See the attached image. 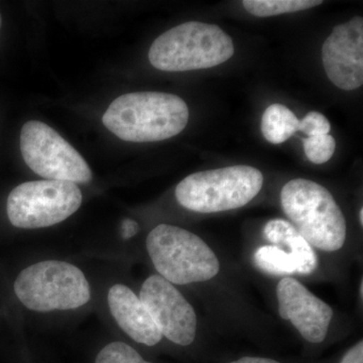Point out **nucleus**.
<instances>
[{
	"label": "nucleus",
	"instance_id": "a211bd4d",
	"mask_svg": "<svg viewBox=\"0 0 363 363\" xmlns=\"http://www.w3.org/2000/svg\"><path fill=\"white\" fill-rule=\"evenodd\" d=\"M306 156L313 164H325L333 157L336 142L330 135L311 136L303 140Z\"/></svg>",
	"mask_w": 363,
	"mask_h": 363
},
{
	"label": "nucleus",
	"instance_id": "6ab92c4d",
	"mask_svg": "<svg viewBox=\"0 0 363 363\" xmlns=\"http://www.w3.org/2000/svg\"><path fill=\"white\" fill-rule=\"evenodd\" d=\"M331 130L328 119L317 111H311L300 121L298 130L311 138V136L329 135Z\"/></svg>",
	"mask_w": 363,
	"mask_h": 363
},
{
	"label": "nucleus",
	"instance_id": "20e7f679",
	"mask_svg": "<svg viewBox=\"0 0 363 363\" xmlns=\"http://www.w3.org/2000/svg\"><path fill=\"white\" fill-rule=\"evenodd\" d=\"M233 54V40L219 26L188 21L160 35L149 59L157 70L185 72L221 65Z\"/></svg>",
	"mask_w": 363,
	"mask_h": 363
},
{
	"label": "nucleus",
	"instance_id": "b1692460",
	"mask_svg": "<svg viewBox=\"0 0 363 363\" xmlns=\"http://www.w3.org/2000/svg\"><path fill=\"white\" fill-rule=\"evenodd\" d=\"M359 289H360V298H363V281L362 279V281H360V286H359Z\"/></svg>",
	"mask_w": 363,
	"mask_h": 363
},
{
	"label": "nucleus",
	"instance_id": "dca6fc26",
	"mask_svg": "<svg viewBox=\"0 0 363 363\" xmlns=\"http://www.w3.org/2000/svg\"><path fill=\"white\" fill-rule=\"evenodd\" d=\"M323 4L320 0H245L243 6L248 13L259 18L306 11Z\"/></svg>",
	"mask_w": 363,
	"mask_h": 363
},
{
	"label": "nucleus",
	"instance_id": "5701e85b",
	"mask_svg": "<svg viewBox=\"0 0 363 363\" xmlns=\"http://www.w3.org/2000/svg\"><path fill=\"white\" fill-rule=\"evenodd\" d=\"M358 218H359L360 226H363V208H360L359 214H358Z\"/></svg>",
	"mask_w": 363,
	"mask_h": 363
},
{
	"label": "nucleus",
	"instance_id": "2eb2a0df",
	"mask_svg": "<svg viewBox=\"0 0 363 363\" xmlns=\"http://www.w3.org/2000/svg\"><path fill=\"white\" fill-rule=\"evenodd\" d=\"M253 264L260 272L272 277L300 276L297 262L276 245H260L252 255Z\"/></svg>",
	"mask_w": 363,
	"mask_h": 363
},
{
	"label": "nucleus",
	"instance_id": "f03ea898",
	"mask_svg": "<svg viewBox=\"0 0 363 363\" xmlns=\"http://www.w3.org/2000/svg\"><path fill=\"white\" fill-rule=\"evenodd\" d=\"M281 205L289 222L315 250L335 253L347 240V224L328 189L307 179H294L281 191Z\"/></svg>",
	"mask_w": 363,
	"mask_h": 363
},
{
	"label": "nucleus",
	"instance_id": "0eeeda50",
	"mask_svg": "<svg viewBox=\"0 0 363 363\" xmlns=\"http://www.w3.org/2000/svg\"><path fill=\"white\" fill-rule=\"evenodd\" d=\"M82 200L80 189L71 182H26L7 198V216L18 228H44L66 220L80 208Z\"/></svg>",
	"mask_w": 363,
	"mask_h": 363
},
{
	"label": "nucleus",
	"instance_id": "1a4fd4ad",
	"mask_svg": "<svg viewBox=\"0 0 363 363\" xmlns=\"http://www.w3.org/2000/svg\"><path fill=\"white\" fill-rule=\"evenodd\" d=\"M140 298L162 338L181 347H190L196 342L197 313L175 285L159 274H152L143 281Z\"/></svg>",
	"mask_w": 363,
	"mask_h": 363
},
{
	"label": "nucleus",
	"instance_id": "393cba45",
	"mask_svg": "<svg viewBox=\"0 0 363 363\" xmlns=\"http://www.w3.org/2000/svg\"><path fill=\"white\" fill-rule=\"evenodd\" d=\"M1 23H2L1 14H0V28H1Z\"/></svg>",
	"mask_w": 363,
	"mask_h": 363
},
{
	"label": "nucleus",
	"instance_id": "f257e3e1",
	"mask_svg": "<svg viewBox=\"0 0 363 363\" xmlns=\"http://www.w3.org/2000/svg\"><path fill=\"white\" fill-rule=\"evenodd\" d=\"M189 108L177 95L162 92L128 93L116 98L102 123L125 142L152 143L179 135L187 125Z\"/></svg>",
	"mask_w": 363,
	"mask_h": 363
},
{
	"label": "nucleus",
	"instance_id": "4be33fe9",
	"mask_svg": "<svg viewBox=\"0 0 363 363\" xmlns=\"http://www.w3.org/2000/svg\"><path fill=\"white\" fill-rule=\"evenodd\" d=\"M138 224L135 220L131 219H125L123 222V226H121V233H123V238L124 240H130L133 238L136 233H138Z\"/></svg>",
	"mask_w": 363,
	"mask_h": 363
},
{
	"label": "nucleus",
	"instance_id": "7ed1b4c3",
	"mask_svg": "<svg viewBox=\"0 0 363 363\" xmlns=\"http://www.w3.org/2000/svg\"><path fill=\"white\" fill-rule=\"evenodd\" d=\"M147 250L157 274L177 286L208 283L221 272L213 248L182 227L160 224L147 238Z\"/></svg>",
	"mask_w": 363,
	"mask_h": 363
},
{
	"label": "nucleus",
	"instance_id": "412c9836",
	"mask_svg": "<svg viewBox=\"0 0 363 363\" xmlns=\"http://www.w3.org/2000/svg\"><path fill=\"white\" fill-rule=\"evenodd\" d=\"M224 363H311V362H289L278 358L259 357V355H243V357L229 359Z\"/></svg>",
	"mask_w": 363,
	"mask_h": 363
},
{
	"label": "nucleus",
	"instance_id": "f8f14e48",
	"mask_svg": "<svg viewBox=\"0 0 363 363\" xmlns=\"http://www.w3.org/2000/svg\"><path fill=\"white\" fill-rule=\"evenodd\" d=\"M107 301L116 323L133 340L150 347L161 342V332L142 300L128 286H111Z\"/></svg>",
	"mask_w": 363,
	"mask_h": 363
},
{
	"label": "nucleus",
	"instance_id": "ddd939ff",
	"mask_svg": "<svg viewBox=\"0 0 363 363\" xmlns=\"http://www.w3.org/2000/svg\"><path fill=\"white\" fill-rule=\"evenodd\" d=\"M262 235L269 245L285 250L297 262L301 277L312 276L319 267L317 252L288 220L281 218L267 221Z\"/></svg>",
	"mask_w": 363,
	"mask_h": 363
},
{
	"label": "nucleus",
	"instance_id": "6e6552de",
	"mask_svg": "<svg viewBox=\"0 0 363 363\" xmlns=\"http://www.w3.org/2000/svg\"><path fill=\"white\" fill-rule=\"evenodd\" d=\"M20 145L28 168L47 180L74 184L92 180L84 157L48 124L28 121L21 128Z\"/></svg>",
	"mask_w": 363,
	"mask_h": 363
},
{
	"label": "nucleus",
	"instance_id": "f3484780",
	"mask_svg": "<svg viewBox=\"0 0 363 363\" xmlns=\"http://www.w3.org/2000/svg\"><path fill=\"white\" fill-rule=\"evenodd\" d=\"M95 363H155L145 359L128 344L116 341L105 346L98 353Z\"/></svg>",
	"mask_w": 363,
	"mask_h": 363
},
{
	"label": "nucleus",
	"instance_id": "423d86ee",
	"mask_svg": "<svg viewBox=\"0 0 363 363\" xmlns=\"http://www.w3.org/2000/svg\"><path fill=\"white\" fill-rule=\"evenodd\" d=\"M21 304L35 312L77 309L89 302L90 286L79 267L45 260L26 267L14 281Z\"/></svg>",
	"mask_w": 363,
	"mask_h": 363
},
{
	"label": "nucleus",
	"instance_id": "9d476101",
	"mask_svg": "<svg viewBox=\"0 0 363 363\" xmlns=\"http://www.w3.org/2000/svg\"><path fill=\"white\" fill-rule=\"evenodd\" d=\"M276 298L281 319L291 323L309 350L327 342L334 311L328 303L312 293L295 277L277 284Z\"/></svg>",
	"mask_w": 363,
	"mask_h": 363
},
{
	"label": "nucleus",
	"instance_id": "9b49d317",
	"mask_svg": "<svg viewBox=\"0 0 363 363\" xmlns=\"http://www.w3.org/2000/svg\"><path fill=\"white\" fill-rule=\"evenodd\" d=\"M327 76L340 89L352 91L363 83V20L355 16L334 28L322 47Z\"/></svg>",
	"mask_w": 363,
	"mask_h": 363
},
{
	"label": "nucleus",
	"instance_id": "aec40b11",
	"mask_svg": "<svg viewBox=\"0 0 363 363\" xmlns=\"http://www.w3.org/2000/svg\"><path fill=\"white\" fill-rule=\"evenodd\" d=\"M330 363H363L362 339H360L357 343L350 346L348 350L344 351L335 362Z\"/></svg>",
	"mask_w": 363,
	"mask_h": 363
},
{
	"label": "nucleus",
	"instance_id": "4468645a",
	"mask_svg": "<svg viewBox=\"0 0 363 363\" xmlns=\"http://www.w3.org/2000/svg\"><path fill=\"white\" fill-rule=\"evenodd\" d=\"M300 121L291 109L283 104H272L262 117V133L274 145L286 142L298 131Z\"/></svg>",
	"mask_w": 363,
	"mask_h": 363
},
{
	"label": "nucleus",
	"instance_id": "39448f33",
	"mask_svg": "<svg viewBox=\"0 0 363 363\" xmlns=\"http://www.w3.org/2000/svg\"><path fill=\"white\" fill-rule=\"evenodd\" d=\"M262 186L259 169L240 164L189 175L177 185L175 196L179 204L190 211L220 213L245 207Z\"/></svg>",
	"mask_w": 363,
	"mask_h": 363
}]
</instances>
